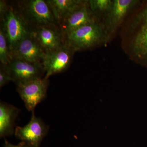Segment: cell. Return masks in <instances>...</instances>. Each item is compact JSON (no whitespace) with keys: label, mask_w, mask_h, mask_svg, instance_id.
I'll use <instances>...</instances> for the list:
<instances>
[{"label":"cell","mask_w":147,"mask_h":147,"mask_svg":"<svg viewBox=\"0 0 147 147\" xmlns=\"http://www.w3.org/2000/svg\"><path fill=\"white\" fill-rule=\"evenodd\" d=\"M45 52L40 46L32 32L18 43L11 53L16 58L33 63H42Z\"/></svg>","instance_id":"30bf717a"},{"label":"cell","mask_w":147,"mask_h":147,"mask_svg":"<svg viewBox=\"0 0 147 147\" xmlns=\"http://www.w3.org/2000/svg\"><path fill=\"white\" fill-rule=\"evenodd\" d=\"M33 33L45 53L58 49L65 43L59 26H43L33 30Z\"/></svg>","instance_id":"7c38bea8"},{"label":"cell","mask_w":147,"mask_h":147,"mask_svg":"<svg viewBox=\"0 0 147 147\" xmlns=\"http://www.w3.org/2000/svg\"><path fill=\"white\" fill-rule=\"evenodd\" d=\"M113 3L111 0H89L88 4L93 14L96 18L100 15L106 16Z\"/></svg>","instance_id":"9a60e30c"},{"label":"cell","mask_w":147,"mask_h":147,"mask_svg":"<svg viewBox=\"0 0 147 147\" xmlns=\"http://www.w3.org/2000/svg\"><path fill=\"white\" fill-rule=\"evenodd\" d=\"M32 113L30 121L24 127H16L14 135L28 147H40L49 127L41 119L37 117L34 112Z\"/></svg>","instance_id":"8992f818"},{"label":"cell","mask_w":147,"mask_h":147,"mask_svg":"<svg viewBox=\"0 0 147 147\" xmlns=\"http://www.w3.org/2000/svg\"><path fill=\"white\" fill-rule=\"evenodd\" d=\"M75 52L65 43L57 50L46 53L42 61L44 78L48 79L50 76L66 70L70 65Z\"/></svg>","instance_id":"52a82bcc"},{"label":"cell","mask_w":147,"mask_h":147,"mask_svg":"<svg viewBox=\"0 0 147 147\" xmlns=\"http://www.w3.org/2000/svg\"><path fill=\"white\" fill-rule=\"evenodd\" d=\"M140 3L137 0H113L103 24L108 35L113 33L127 15Z\"/></svg>","instance_id":"9c48e42d"},{"label":"cell","mask_w":147,"mask_h":147,"mask_svg":"<svg viewBox=\"0 0 147 147\" xmlns=\"http://www.w3.org/2000/svg\"><path fill=\"white\" fill-rule=\"evenodd\" d=\"M58 25L65 18L76 9L86 2L82 0H47Z\"/></svg>","instance_id":"5bb4252c"},{"label":"cell","mask_w":147,"mask_h":147,"mask_svg":"<svg viewBox=\"0 0 147 147\" xmlns=\"http://www.w3.org/2000/svg\"><path fill=\"white\" fill-rule=\"evenodd\" d=\"M135 26L131 49L136 59L147 67V1L137 13Z\"/></svg>","instance_id":"5b68a950"},{"label":"cell","mask_w":147,"mask_h":147,"mask_svg":"<svg viewBox=\"0 0 147 147\" xmlns=\"http://www.w3.org/2000/svg\"><path fill=\"white\" fill-rule=\"evenodd\" d=\"M11 80L17 86L36 79L42 78L45 71L42 63H33L12 58L5 66Z\"/></svg>","instance_id":"277c9868"},{"label":"cell","mask_w":147,"mask_h":147,"mask_svg":"<svg viewBox=\"0 0 147 147\" xmlns=\"http://www.w3.org/2000/svg\"><path fill=\"white\" fill-rule=\"evenodd\" d=\"M98 20L93 14L88 4V1L72 11L59 25L63 36L80 27Z\"/></svg>","instance_id":"8fae6325"},{"label":"cell","mask_w":147,"mask_h":147,"mask_svg":"<svg viewBox=\"0 0 147 147\" xmlns=\"http://www.w3.org/2000/svg\"><path fill=\"white\" fill-rule=\"evenodd\" d=\"M20 110L6 102H0V137L5 138L14 134L15 121Z\"/></svg>","instance_id":"4fadbf2b"},{"label":"cell","mask_w":147,"mask_h":147,"mask_svg":"<svg viewBox=\"0 0 147 147\" xmlns=\"http://www.w3.org/2000/svg\"><path fill=\"white\" fill-rule=\"evenodd\" d=\"M48 85V79L43 77L17 86L18 94L29 111L34 112L36 105L45 99Z\"/></svg>","instance_id":"ba28073f"},{"label":"cell","mask_w":147,"mask_h":147,"mask_svg":"<svg viewBox=\"0 0 147 147\" xmlns=\"http://www.w3.org/2000/svg\"><path fill=\"white\" fill-rule=\"evenodd\" d=\"M4 147H28L25 143H22L18 145H14L11 144L10 142L7 141L6 139L4 140V144L3 145Z\"/></svg>","instance_id":"ac0fdd59"},{"label":"cell","mask_w":147,"mask_h":147,"mask_svg":"<svg viewBox=\"0 0 147 147\" xmlns=\"http://www.w3.org/2000/svg\"><path fill=\"white\" fill-rule=\"evenodd\" d=\"M109 36L98 20L64 36L65 43L76 51L87 50L107 40Z\"/></svg>","instance_id":"7a4b0ae2"},{"label":"cell","mask_w":147,"mask_h":147,"mask_svg":"<svg viewBox=\"0 0 147 147\" xmlns=\"http://www.w3.org/2000/svg\"><path fill=\"white\" fill-rule=\"evenodd\" d=\"M17 5L32 30L40 27L59 26L47 1H21Z\"/></svg>","instance_id":"3957f363"},{"label":"cell","mask_w":147,"mask_h":147,"mask_svg":"<svg viewBox=\"0 0 147 147\" xmlns=\"http://www.w3.org/2000/svg\"><path fill=\"white\" fill-rule=\"evenodd\" d=\"M0 16L11 55L18 43L33 30L17 5L0 1Z\"/></svg>","instance_id":"6da1fadb"},{"label":"cell","mask_w":147,"mask_h":147,"mask_svg":"<svg viewBox=\"0 0 147 147\" xmlns=\"http://www.w3.org/2000/svg\"><path fill=\"white\" fill-rule=\"evenodd\" d=\"M10 75L5 66L1 65L0 68V88H1L6 84L11 82Z\"/></svg>","instance_id":"e0dca14e"},{"label":"cell","mask_w":147,"mask_h":147,"mask_svg":"<svg viewBox=\"0 0 147 147\" xmlns=\"http://www.w3.org/2000/svg\"><path fill=\"white\" fill-rule=\"evenodd\" d=\"M11 59L6 36L2 27L0 28V61L1 65L5 66Z\"/></svg>","instance_id":"2e32d148"}]
</instances>
